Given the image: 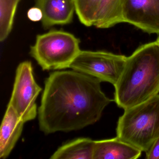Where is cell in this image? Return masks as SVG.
Masks as SVG:
<instances>
[{
	"instance_id": "6da1fadb",
	"label": "cell",
	"mask_w": 159,
	"mask_h": 159,
	"mask_svg": "<svg viewBox=\"0 0 159 159\" xmlns=\"http://www.w3.org/2000/svg\"><path fill=\"white\" fill-rule=\"evenodd\" d=\"M101 82L74 70L51 73L38 109L41 131L46 134L76 131L99 120L112 101L101 90Z\"/></svg>"
},
{
	"instance_id": "7a4b0ae2",
	"label": "cell",
	"mask_w": 159,
	"mask_h": 159,
	"mask_svg": "<svg viewBox=\"0 0 159 159\" xmlns=\"http://www.w3.org/2000/svg\"><path fill=\"white\" fill-rule=\"evenodd\" d=\"M114 101L127 109L159 93V43L157 41L139 47L126 57L120 79L114 85Z\"/></svg>"
},
{
	"instance_id": "3957f363",
	"label": "cell",
	"mask_w": 159,
	"mask_h": 159,
	"mask_svg": "<svg viewBox=\"0 0 159 159\" xmlns=\"http://www.w3.org/2000/svg\"><path fill=\"white\" fill-rule=\"evenodd\" d=\"M124 110L117 123V137L147 152L159 135V94Z\"/></svg>"
},
{
	"instance_id": "277c9868",
	"label": "cell",
	"mask_w": 159,
	"mask_h": 159,
	"mask_svg": "<svg viewBox=\"0 0 159 159\" xmlns=\"http://www.w3.org/2000/svg\"><path fill=\"white\" fill-rule=\"evenodd\" d=\"M80 43L71 33L52 30L37 36L30 54L43 70L69 68L80 52Z\"/></svg>"
},
{
	"instance_id": "5b68a950",
	"label": "cell",
	"mask_w": 159,
	"mask_h": 159,
	"mask_svg": "<svg viewBox=\"0 0 159 159\" xmlns=\"http://www.w3.org/2000/svg\"><path fill=\"white\" fill-rule=\"evenodd\" d=\"M126 57L104 51H80L69 68L115 85L122 72Z\"/></svg>"
},
{
	"instance_id": "8992f818",
	"label": "cell",
	"mask_w": 159,
	"mask_h": 159,
	"mask_svg": "<svg viewBox=\"0 0 159 159\" xmlns=\"http://www.w3.org/2000/svg\"><path fill=\"white\" fill-rule=\"evenodd\" d=\"M42 89L37 83L31 62L24 61L16 69L13 89L9 105L25 123L38 114L36 101Z\"/></svg>"
},
{
	"instance_id": "52a82bcc",
	"label": "cell",
	"mask_w": 159,
	"mask_h": 159,
	"mask_svg": "<svg viewBox=\"0 0 159 159\" xmlns=\"http://www.w3.org/2000/svg\"><path fill=\"white\" fill-rule=\"evenodd\" d=\"M124 23L159 34V0H122Z\"/></svg>"
},
{
	"instance_id": "ba28073f",
	"label": "cell",
	"mask_w": 159,
	"mask_h": 159,
	"mask_svg": "<svg viewBox=\"0 0 159 159\" xmlns=\"http://www.w3.org/2000/svg\"><path fill=\"white\" fill-rule=\"evenodd\" d=\"M36 6L42 11L44 29L72 22L75 11L74 0H36Z\"/></svg>"
},
{
	"instance_id": "9c48e42d",
	"label": "cell",
	"mask_w": 159,
	"mask_h": 159,
	"mask_svg": "<svg viewBox=\"0 0 159 159\" xmlns=\"http://www.w3.org/2000/svg\"><path fill=\"white\" fill-rule=\"evenodd\" d=\"M25 123L8 105L1 126L0 158L5 159L9 156L21 136Z\"/></svg>"
},
{
	"instance_id": "30bf717a",
	"label": "cell",
	"mask_w": 159,
	"mask_h": 159,
	"mask_svg": "<svg viewBox=\"0 0 159 159\" xmlns=\"http://www.w3.org/2000/svg\"><path fill=\"white\" fill-rule=\"evenodd\" d=\"M139 149L119 138L94 140L93 159H135L141 156Z\"/></svg>"
},
{
	"instance_id": "8fae6325",
	"label": "cell",
	"mask_w": 159,
	"mask_h": 159,
	"mask_svg": "<svg viewBox=\"0 0 159 159\" xmlns=\"http://www.w3.org/2000/svg\"><path fill=\"white\" fill-rule=\"evenodd\" d=\"M94 140L80 138L59 147L51 159H93Z\"/></svg>"
},
{
	"instance_id": "7c38bea8",
	"label": "cell",
	"mask_w": 159,
	"mask_h": 159,
	"mask_svg": "<svg viewBox=\"0 0 159 159\" xmlns=\"http://www.w3.org/2000/svg\"><path fill=\"white\" fill-rule=\"evenodd\" d=\"M124 23L122 0H102L94 26L107 29Z\"/></svg>"
},
{
	"instance_id": "4fadbf2b",
	"label": "cell",
	"mask_w": 159,
	"mask_h": 159,
	"mask_svg": "<svg viewBox=\"0 0 159 159\" xmlns=\"http://www.w3.org/2000/svg\"><path fill=\"white\" fill-rule=\"evenodd\" d=\"M20 0H0V41L5 40L11 33Z\"/></svg>"
},
{
	"instance_id": "5bb4252c",
	"label": "cell",
	"mask_w": 159,
	"mask_h": 159,
	"mask_svg": "<svg viewBox=\"0 0 159 159\" xmlns=\"http://www.w3.org/2000/svg\"><path fill=\"white\" fill-rule=\"evenodd\" d=\"M102 0H74L75 10L81 23L87 27L94 26Z\"/></svg>"
},
{
	"instance_id": "9a60e30c",
	"label": "cell",
	"mask_w": 159,
	"mask_h": 159,
	"mask_svg": "<svg viewBox=\"0 0 159 159\" xmlns=\"http://www.w3.org/2000/svg\"><path fill=\"white\" fill-rule=\"evenodd\" d=\"M147 159H159V135L146 152Z\"/></svg>"
},
{
	"instance_id": "2e32d148",
	"label": "cell",
	"mask_w": 159,
	"mask_h": 159,
	"mask_svg": "<svg viewBox=\"0 0 159 159\" xmlns=\"http://www.w3.org/2000/svg\"><path fill=\"white\" fill-rule=\"evenodd\" d=\"M27 15L29 19L33 22L42 20L43 16L41 10L37 6L30 8L28 11Z\"/></svg>"
},
{
	"instance_id": "e0dca14e",
	"label": "cell",
	"mask_w": 159,
	"mask_h": 159,
	"mask_svg": "<svg viewBox=\"0 0 159 159\" xmlns=\"http://www.w3.org/2000/svg\"><path fill=\"white\" fill-rule=\"evenodd\" d=\"M156 41H157V42L159 43V37L158 38V39H157L156 40Z\"/></svg>"
}]
</instances>
